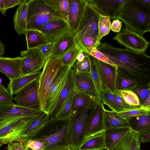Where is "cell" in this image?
Instances as JSON below:
<instances>
[{
    "label": "cell",
    "mask_w": 150,
    "mask_h": 150,
    "mask_svg": "<svg viewBox=\"0 0 150 150\" xmlns=\"http://www.w3.org/2000/svg\"><path fill=\"white\" fill-rule=\"evenodd\" d=\"M97 48L118 70L139 83H150V57L145 52L118 48L106 42L100 43Z\"/></svg>",
    "instance_id": "cell-1"
},
{
    "label": "cell",
    "mask_w": 150,
    "mask_h": 150,
    "mask_svg": "<svg viewBox=\"0 0 150 150\" xmlns=\"http://www.w3.org/2000/svg\"><path fill=\"white\" fill-rule=\"evenodd\" d=\"M64 20L52 0H29L27 30H37L52 22Z\"/></svg>",
    "instance_id": "cell-2"
},
{
    "label": "cell",
    "mask_w": 150,
    "mask_h": 150,
    "mask_svg": "<svg viewBox=\"0 0 150 150\" xmlns=\"http://www.w3.org/2000/svg\"><path fill=\"white\" fill-rule=\"evenodd\" d=\"M116 19L122 21L126 27L142 36L150 31V8L144 6L138 0H130Z\"/></svg>",
    "instance_id": "cell-3"
},
{
    "label": "cell",
    "mask_w": 150,
    "mask_h": 150,
    "mask_svg": "<svg viewBox=\"0 0 150 150\" xmlns=\"http://www.w3.org/2000/svg\"><path fill=\"white\" fill-rule=\"evenodd\" d=\"M70 119V116L63 120H50L33 139L42 141L45 144V150L57 146H69Z\"/></svg>",
    "instance_id": "cell-4"
},
{
    "label": "cell",
    "mask_w": 150,
    "mask_h": 150,
    "mask_svg": "<svg viewBox=\"0 0 150 150\" xmlns=\"http://www.w3.org/2000/svg\"><path fill=\"white\" fill-rule=\"evenodd\" d=\"M63 66L58 57L51 56L46 59L43 68L38 79V95L40 110L43 112H45L50 88Z\"/></svg>",
    "instance_id": "cell-5"
},
{
    "label": "cell",
    "mask_w": 150,
    "mask_h": 150,
    "mask_svg": "<svg viewBox=\"0 0 150 150\" xmlns=\"http://www.w3.org/2000/svg\"><path fill=\"white\" fill-rule=\"evenodd\" d=\"M100 16L99 13L91 4L86 2L83 15L76 32V40L78 45L83 40L89 39L96 40L98 44H99L98 40Z\"/></svg>",
    "instance_id": "cell-6"
},
{
    "label": "cell",
    "mask_w": 150,
    "mask_h": 150,
    "mask_svg": "<svg viewBox=\"0 0 150 150\" xmlns=\"http://www.w3.org/2000/svg\"><path fill=\"white\" fill-rule=\"evenodd\" d=\"M92 109L70 116L69 128V146L72 150H78L84 141L83 135L87 120Z\"/></svg>",
    "instance_id": "cell-7"
},
{
    "label": "cell",
    "mask_w": 150,
    "mask_h": 150,
    "mask_svg": "<svg viewBox=\"0 0 150 150\" xmlns=\"http://www.w3.org/2000/svg\"><path fill=\"white\" fill-rule=\"evenodd\" d=\"M113 39L132 51L145 52L149 42L145 38L126 27L117 33Z\"/></svg>",
    "instance_id": "cell-8"
},
{
    "label": "cell",
    "mask_w": 150,
    "mask_h": 150,
    "mask_svg": "<svg viewBox=\"0 0 150 150\" xmlns=\"http://www.w3.org/2000/svg\"><path fill=\"white\" fill-rule=\"evenodd\" d=\"M105 109L101 102H98L91 110L86 122L84 140L104 131L103 119Z\"/></svg>",
    "instance_id": "cell-9"
},
{
    "label": "cell",
    "mask_w": 150,
    "mask_h": 150,
    "mask_svg": "<svg viewBox=\"0 0 150 150\" xmlns=\"http://www.w3.org/2000/svg\"><path fill=\"white\" fill-rule=\"evenodd\" d=\"M20 54L22 58L21 70L23 75L41 71L47 59L37 48L23 50Z\"/></svg>",
    "instance_id": "cell-10"
},
{
    "label": "cell",
    "mask_w": 150,
    "mask_h": 150,
    "mask_svg": "<svg viewBox=\"0 0 150 150\" xmlns=\"http://www.w3.org/2000/svg\"><path fill=\"white\" fill-rule=\"evenodd\" d=\"M38 79L30 82L18 92L13 98L17 105L40 110L38 95Z\"/></svg>",
    "instance_id": "cell-11"
},
{
    "label": "cell",
    "mask_w": 150,
    "mask_h": 150,
    "mask_svg": "<svg viewBox=\"0 0 150 150\" xmlns=\"http://www.w3.org/2000/svg\"><path fill=\"white\" fill-rule=\"evenodd\" d=\"M72 67L63 66L55 78L48 96L45 110V112L47 114L50 115L53 111L66 83Z\"/></svg>",
    "instance_id": "cell-12"
},
{
    "label": "cell",
    "mask_w": 150,
    "mask_h": 150,
    "mask_svg": "<svg viewBox=\"0 0 150 150\" xmlns=\"http://www.w3.org/2000/svg\"><path fill=\"white\" fill-rule=\"evenodd\" d=\"M130 0H86L100 14L112 20L116 19L122 9Z\"/></svg>",
    "instance_id": "cell-13"
},
{
    "label": "cell",
    "mask_w": 150,
    "mask_h": 150,
    "mask_svg": "<svg viewBox=\"0 0 150 150\" xmlns=\"http://www.w3.org/2000/svg\"><path fill=\"white\" fill-rule=\"evenodd\" d=\"M44 112L39 110L22 107L13 103L0 104V119L19 117L36 118Z\"/></svg>",
    "instance_id": "cell-14"
},
{
    "label": "cell",
    "mask_w": 150,
    "mask_h": 150,
    "mask_svg": "<svg viewBox=\"0 0 150 150\" xmlns=\"http://www.w3.org/2000/svg\"><path fill=\"white\" fill-rule=\"evenodd\" d=\"M50 117V114L44 112L34 119L20 133L16 141L26 143L33 138L48 123Z\"/></svg>",
    "instance_id": "cell-15"
},
{
    "label": "cell",
    "mask_w": 150,
    "mask_h": 150,
    "mask_svg": "<svg viewBox=\"0 0 150 150\" xmlns=\"http://www.w3.org/2000/svg\"><path fill=\"white\" fill-rule=\"evenodd\" d=\"M37 30L44 34L49 42L52 43L71 32L68 23L64 20L51 22Z\"/></svg>",
    "instance_id": "cell-16"
},
{
    "label": "cell",
    "mask_w": 150,
    "mask_h": 150,
    "mask_svg": "<svg viewBox=\"0 0 150 150\" xmlns=\"http://www.w3.org/2000/svg\"><path fill=\"white\" fill-rule=\"evenodd\" d=\"M98 61L103 89H107L112 94L114 93L116 91L117 67L115 65L98 60Z\"/></svg>",
    "instance_id": "cell-17"
},
{
    "label": "cell",
    "mask_w": 150,
    "mask_h": 150,
    "mask_svg": "<svg viewBox=\"0 0 150 150\" xmlns=\"http://www.w3.org/2000/svg\"><path fill=\"white\" fill-rule=\"evenodd\" d=\"M68 23L71 32L76 31L86 3V0H68Z\"/></svg>",
    "instance_id": "cell-18"
},
{
    "label": "cell",
    "mask_w": 150,
    "mask_h": 150,
    "mask_svg": "<svg viewBox=\"0 0 150 150\" xmlns=\"http://www.w3.org/2000/svg\"><path fill=\"white\" fill-rule=\"evenodd\" d=\"M22 57L11 58L0 56V71L10 80L23 76L21 70Z\"/></svg>",
    "instance_id": "cell-19"
},
{
    "label": "cell",
    "mask_w": 150,
    "mask_h": 150,
    "mask_svg": "<svg viewBox=\"0 0 150 150\" xmlns=\"http://www.w3.org/2000/svg\"><path fill=\"white\" fill-rule=\"evenodd\" d=\"M74 88L77 92L90 95L96 98L98 100L95 86L90 74L74 72Z\"/></svg>",
    "instance_id": "cell-20"
},
{
    "label": "cell",
    "mask_w": 150,
    "mask_h": 150,
    "mask_svg": "<svg viewBox=\"0 0 150 150\" xmlns=\"http://www.w3.org/2000/svg\"><path fill=\"white\" fill-rule=\"evenodd\" d=\"M98 102L97 99L95 97L77 92L74 98L71 116L79 114L87 109L93 108Z\"/></svg>",
    "instance_id": "cell-21"
},
{
    "label": "cell",
    "mask_w": 150,
    "mask_h": 150,
    "mask_svg": "<svg viewBox=\"0 0 150 150\" xmlns=\"http://www.w3.org/2000/svg\"><path fill=\"white\" fill-rule=\"evenodd\" d=\"M133 132L129 128H112L103 132L105 149L109 150L114 146L125 136Z\"/></svg>",
    "instance_id": "cell-22"
},
{
    "label": "cell",
    "mask_w": 150,
    "mask_h": 150,
    "mask_svg": "<svg viewBox=\"0 0 150 150\" xmlns=\"http://www.w3.org/2000/svg\"><path fill=\"white\" fill-rule=\"evenodd\" d=\"M75 33H69L54 43L51 56L59 57L63 54L76 43Z\"/></svg>",
    "instance_id": "cell-23"
},
{
    "label": "cell",
    "mask_w": 150,
    "mask_h": 150,
    "mask_svg": "<svg viewBox=\"0 0 150 150\" xmlns=\"http://www.w3.org/2000/svg\"><path fill=\"white\" fill-rule=\"evenodd\" d=\"M28 3V0H24L18 5L13 17L14 28L19 35H25L27 30Z\"/></svg>",
    "instance_id": "cell-24"
},
{
    "label": "cell",
    "mask_w": 150,
    "mask_h": 150,
    "mask_svg": "<svg viewBox=\"0 0 150 150\" xmlns=\"http://www.w3.org/2000/svg\"><path fill=\"white\" fill-rule=\"evenodd\" d=\"M125 119L133 132L139 134L150 132V113Z\"/></svg>",
    "instance_id": "cell-25"
},
{
    "label": "cell",
    "mask_w": 150,
    "mask_h": 150,
    "mask_svg": "<svg viewBox=\"0 0 150 150\" xmlns=\"http://www.w3.org/2000/svg\"><path fill=\"white\" fill-rule=\"evenodd\" d=\"M109 150H142L139 134L134 132L130 133Z\"/></svg>",
    "instance_id": "cell-26"
},
{
    "label": "cell",
    "mask_w": 150,
    "mask_h": 150,
    "mask_svg": "<svg viewBox=\"0 0 150 150\" xmlns=\"http://www.w3.org/2000/svg\"><path fill=\"white\" fill-rule=\"evenodd\" d=\"M41 71L35 73L23 75L10 80L8 84L7 89L11 96L16 94L21 89L31 82L38 79L40 76Z\"/></svg>",
    "instance_id": "cell-27"
},
{
    "label": "cell",
    "mask_w": 150,
    "mask_h": 150,
    "mask_svg": "<svg viewBox=\"0 0 150 150\" xmlns=\"http://www.w3.org/2000/svg\"><path fill=\"white\" fill-rule=\"evenodd\" d=\"M28 118L30 117H19L0 119V142L11 134L16 127Z\"/></svg>",
    "instance_id": "cell-28"
},
{
    "label": "cell",
    "mask_w": 150,
    "mask_h": 150,
    "mask_svg": "<svg viewBox=\"0 0 150 150\" xmlns=\"http://www.w3.org/2000/svg\"><path fill=\"white\" fill-rule=\"evenodd\" d=\"M74 88V72L71 68L66 83L60 95L53 111L50 115V120L54 119L58 111Z\"/></svg>",
    "instance_id": "cell-29"
},
{
    "label": "cell",
    "mask_w": 150,
    "mask_h": 150,
    "mask_svg": "<svg viewBox=\"0 0 150 150\" xmlns=\"http://www.w3.org/2000/svg\"><path fill=\"white\" fill-rule=\"evenodd\" d=\"M104 130L112 128H129L125 119L117 115V112L105 109L103 119Z\"/></svg>",
    "instance_id": "cell-30"
},
{
    "label": "cell",
    "mask_w": 150,
    "mask_h": 150,
    "mask_svg": "<svg viewBox=\"0 0 150 150\" xmlns=\"http://www.w3.org/2000/svg\"><path fill=\"white\" fill-rule=\"evenodd\" d=\"M25 35L27 50L37 48L41 45L50 43L38 30H27Z\"/></svg>",
    "instance_id": "cell-31"
},
{
    "label": "cell",
    "mask_w": 150,
    "mask_h": 150,
    "mask_svg": "<svg viewBox=\"0 0 150 150\" xmlns=\"http://www.w3.org/2000/svg\"><path fill=\"white\" fill-rule=\"evenodd\" d=\"M104 149L105 147L103 132L84 140L79 146L78 150H102Z\"/></svg>",
    "instance_id": "cell-32"
},
{
    "label": "cell",
    "mask_w": 150,
    "mask_h": 150,
    "mask_svg": "<svg viewBox=\"0 0 150 150\" xmlns=\"http://www.w3.org/2000/svg\"><path fill=\"white\" fill-rule=\"evenodd\" d=\"M86 53L87 55L91 62V73L90 74L95 86L98 96V101L100 102V96L103 90V86L98 61L97 59L92 55Z\"/></svg>",
    "instance_id": "cell-33"
},
{
    "label": "cell",
    "mask_w": 150,
    "mask_h": 150,
    "mask_svg": "<svg viewBox=\"0 0 150 150\" xmlns=\"http://www.w3.org/2000/svg\"><path fill=\"white\" fill-rule=\"evenodd\" d=\"M140 83L117 69L116 83V91L127 90L131 91Z\"/></svg>",
    "instance_id": "cell-34"
},
{
    "label": "cell",
    "mask_w": 150,
    "mask_h": 150,
    "mask_svg": "<svg viewBox=\"0 0 150 150\" xmlns=\"http://www.w3.org/2000/svg\"><path fill=\"white\" fill-rule=\"evenodd\" d=\"M76 93L74 88L72 91L58 111L54 119L63 120L71 116L73 100Z\"/></svg>",
    "instance_id": "cell-35"
},
{
    "label": "cell",
    "mask_w": 150,
    "mask_h": 150,
    "mask_svg": "<svg viewBox=\"0 0 150 150\" xmlns=\"http://www.w3.org/2000/svg\"><path fill=\"white\" fill-rule=\"evenodd\" d=\"M83 52L81 48L76 43L63 54L58 58L63 66L72 67L76 60L78 55Z\"/></svg>",
    "instance_id": "cell-36"
},
{
    "label": "cell",
    "mask_w": 150,
    "mask_h": 150,
    "mask_svg": "<svg viewBox=\"0 0 150 150\" xmlns=\"http://www.w3.org/2000/svg\"><path fill=\"white\" fill-rule=\"evenodd\" d=\"M100 100L113 111L117 112L123 110L117 103L113 94L107 89H103Z\"/></svg>",
    "instance_id": "cell-37"
},
{
    "label": "cell",
    "mask_w": 150,
    "mask_h": 150,
    "mask_svg": "<svg viewBox=\"0 0 150 150\" xmlns=\"http://www.w3.org/2000/svg\"><path fill=\"white\" fill-rule=\"evenodd\" d=\"M149 113L150 108H145L142 106H134L130 109L117 112L118 115L125 119Z\"/></svg>",
    "instance_id": "cell-38"
},
{
    "label": "cell",
    "mask_w": 150,
    "mask_h": 150,
    "mask_svg": "<svg viewBox=\"0 0 150 150\" xmlns=\"http://www.w3.org/2000/svg\"><path fill=\"white\" fill-rule=\"evenodd\" d=\"M131 91L137 96L140 106L142 105L150 94V83H140Z\"/></svg>",
    "instance_id": "cell-39"
},
{
    "label": "cell",
    "mask_w": 150,
    "mask_h": 150,
    "mask_svg": "<svg viewBox=\"0 0 150 150\" xmlns=\"http://www.w3.org/2000/svg\"><path fill=\"white\" fill-rule=\"evenodd\" d=\"M111 22L109 17L100 14L98 21L99 35L98 41L100 43L101 38L108 35L110 29Z\"/></svg>",
    "instance_id": "cell-40"
},
{
    "label": "cell",
    "mask_w": 150,
    "mask_h": 150,
    "mask_svg": "<svg viewBox=\"0 0 150 150\" xmlns=\"http://www.w3.org/2000/svg\"><path fill=\"white\" fill-rule=\"evenodd\" d=\"M85 57L83 60L79 62L77 60L72 67L73 72L75 73H91V64L87 55L83 52Z\"/></svg>",
    "instance_id": "cell-41"
},
{
    "label": "cell",
    "mask_w": 150,
    "mask_h": 150,
    "mask_svg": "<svg viewBox=\"0 0 150 150\" xmlns=\"http://www.w3.org/2000/svg\"><path fill=\"white\" fill-rule=\"evenodd\" d=\"M116 92L130 105L132 106H140L137 96L132 91L127 90L116 91Z\"/></svg>",
    "instance_id": "cell-42"
},
{
    "label": "cell",
    "mask_w": 150,
    "mask_h": 150,
    "mask_svg": "<svg viewBox=\"0 0 150 150\" xmlns=\"http://www.w3.org/2000/svg\"><path fill=\"white\" fill-rule=\"evenodd\" d=\"M83 52L89 54L98 60L104 62L115 65L102 52L94 47H87L83 50Z\"/></svg>",
    "instance_id": "cell-43"
},
{
    "label": "cell",
    "mask_w": 150,
    "mask_h": 150,
    "mask_svg": "<svg viewBox=\"0 0 150 150\" xmlns=\"http://www.w3.org/2000/svg\"><path fill=\"white\" fill-rule=\"evenodd\" d=\"M61 13L64 20L68 23V0H52Z\"/></svg>",
    "instance_id": "cell-44"
},
{
    "label": "cell",
    "mask_w": 150,
    "mask_h": 150,
    "mask_svg": "<svg viewBox=\"0 0 150 150\" xmlns=\"http://www.w3.org/2000/svg\"><path fill=\"white\" fill-rule=\"evenodd\" d=\"M12 96L7 88L2 84H0V104H9L13 103Z\"/></svg>",
    "instance_id": "cell-45"
},
{
    "label": "cell",
    "mask_w": 150,
    "mask_h": 150,
    "mask_svg": "<svg viewBox=\"0 0 150 150\" xmlns=\"http://www.w3.org/2000/svg\"><path fill=\"white\" fill-rule=\"evenodd\" d=\"M26 146L32 150H45V143L37 139H33L27 142Z\"/></svg>",
    "instance_id": "cell-46"
},
{
    "label": "cell",
    "mask_w": 150,
    "mask_h": 150,
    "mask_svg": "<svg viewBox=\"0 0 150 150\" xmlns=\"http://www.w3.org/2000/svg\"><path fill=\"white\" fill-rule=\"evenodd\" d=\"M54 43H49L40 46L38 49L43 55L47 59L51 56V52L53 49Z\"/></svg>",
    "instance_id": "cell-47"
},
{
    "label": "cell",
    "mask_w": 150,
    "mask_h": 150,
    "mask_svg": "<svg viewBox=\"0 0 150 150\" xmlns=\"http://www.w3.org/2000/svg\"><path fill=\"white\" fill-rule=\"evenodd\" d=\"M113 94L117 104L123 110H127L134 107L131 106L127 104L116 91Z\"/></svg>",
    "instance_id": "cell-48"
},
{
    "label": "cell",
    "mask_w": 150,
    "mask_h": 150,
    "mask_svg": "<svg viewBox=\"0 0 150 150\" xmlns=\"http://www.w3.org/2000/svg\"><path fill=\"white\" fill-rule=\"evenodd\" d=\"M26 143L21 142H12L8 144L7 149L8 150H24Z\"/></svg>",
    "instance_id": "cell-49"
},
{
    "label": "cell",
    "mask_w": 150,
    "mask_h": 150,
    "mask_svg": "<svg viewBox=\"0 0 150 150\" xmlns=\"http://www.w3.org/2000/svg\"><path fill=\"white\" fill-rule=\"evenodd\" d=\"M6 11L15 6L19 5L22 3L24 0H4Z\"/></svg>",
    "instance_id": "cell-50"
},
{
    "label": "cell",
    "mask_w": 150,
    "mask_h": 150,
    "mask_svg": "<svg viewBox=\"0 0 150 150\" xmlns=\"http://www.w3.org/2000/svg\"><path fill=\"white\" fill-rule=\"evenodd\" d=\"M122 25V22L119 19H115L111 24L110 29L115 32L118 33L121 30Z\"/></svg>",
    "instance_id": "cell-51"
},
{
    "label": "cell",
    "mask_w": 150,
    "mask_h": 150,
    "mask_svg": "<svg viewBox=\"0 0 150 150\" xmlns=\"http://www.w3.org/2000/svg\"><path fill=\"white\" fill-rule=\"evenodd\" d=\"M140 142L142 143H146L150 142V132L139 134Z\"/></svg>",
    "instance_id": "cell-52"
},
{
    "label": "cell",
    "mask_w": 150,
    "mask_h": 150,
    "mask_svg": "<svg viewBox=\"0 0 150 150\" xmlns=\"http://www.w3.org/2000/svg\"><path fill=\"white\" fill-rule=\"evenodd\" d=\"M46 150H72L68 146H62L54 147Z\"/></svg>",
    "instance_id": "cell-53"
},
{
    "label": "cell",
    "mask_w": 150,
    "mask_h": 150,
    "mask_svg": "<svg viewBox=\"0 0 150 150\" xmlns=\"http://www.w3.org/2000/svg\"><path fill=\"white\" fill-rule=\"evenodd\" d=\"M4 0H0V12L4 16L6 15Z\"/></svg>",
    "instance_id": "cell-54"
},
{
    "label": "cell",
    "mask_w": 150,
    "mask_h": 150,
    "mask_svg": "<svg viewBox=\"0 0 150 150\" xmlns=\"http://www.w3.org/2000/svg\"><path fill=\"white\" fill-rule=\"evenodd\" d=\"M138 1L144 6L150 8V0H138Z\"/></svg>",
    "instance_id": "cell-55"
},
{
    "label": "cell",
    "mask_w": 150,
    "mask_h": 150,
    "mask_svg": "<svg viewBox=\"0 0 150 150\" xmlns=\"http://www.w3.org/2000/svg\"><path fill=\"white\" fill-rule=\"evenodd\" d=\"M141 106L145 108H150V94L149 95L143 104Z\"/></svg>",
    "instance_id": "cell-56"
},
{
    "label": "cell",
    "mask_w": 150,
    "mask_h": 150,
    "mask_svg": "<svg viewBox=\"0 0 150 150\" xmlns=\"http://www.w3.org/2000/svg\"><path fill=\"white\" fill-rule=\"evenodd\" d=\"M5 46L0 40V56L2 55L5 52Z\"/></svg>",
    "instance_id": "cell-57"
},
{
    "label": "cell",
    "mask_w": 150,
    "mask_h": 150,
    "mask_svg": "<svg viewBox=\"0 0 150 150\" xmlns=\"http://www.w3.org/2000/svg\"><path fill=\"white\" fill-rule=\"evenodd\" d=\"M85 56L83 52L80 53L77 56L76 60L79 62L83 61L84 58Z\"/></svg>",
    "instance_id": "cell-58"
},
{
    "label": "cell",
    "mask_w": 150,
    "mask_h": 150,
    "mask_svg": "<svg viewBox=\"0 0 150 150\" xmlns=\"http://www.w3.org/2000/svg\"><path fill=\"white\" fill-rule=\"evenodd\" d=\"M26 150H32V149H30V148H28V147H27V146H26Z\"/></svg>",
    "instance_id": "cell-59"
},
{
    "label": "cell",
    "mask_w": 150,
    "mask_h": 150,
    "mask_svg": "<svg viewBox=\"0 0 150 150\" xmlns=\"http://www.w3.org/2000/svg\"><path fill=\"white\" fill-rule=\"evenodd\" d=\"M2 82V79L1 78H0V84H1Z\"/></svg>",
    "instance_id": "cell-60"
},
{
    "label": "cell",
    "mask_w": 150,
    "mask_h": 150,
    "mask_svg": "<svg viewBox=\"0 0 150 150\" xmlns=\"http://www.w3.org/2000/svg\"><path fill=\"white\" fill-rule=\"evenodd\" d=\"M26 147H25V149H24V150H26Z\"/></svg>",
    "instance_id": "cell-61"
},
{
    "label": "cell",
    "mask_w": 150,
    "mask_h": 150,
    "mask_svg": "<svg viewBox=\"0 0 150 150\" xmlns=\"http://www.w3.org/2000/svg\"><path fill=\"white\" fill-rule=\"evenodd\" d=\"M2 145V144H0V148L1 147V146Z\"/></svg>",
    "instance_id": "cell-62"
}]
</instances>
